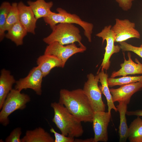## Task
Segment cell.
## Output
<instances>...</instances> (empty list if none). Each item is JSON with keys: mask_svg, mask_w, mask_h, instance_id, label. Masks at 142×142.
<instances>
[{"mask_svg": "<svg viewBox=\"0 0 142 142\" xmlns=\"http://www.w3.org/2000/svg\"><path fill=\"white\" fill-rule=\"evenodd\" d=\"M59 102L63 105L79 121L92 122L94 111L83 89L78 88L72 90L61 89Z\"/></svg>", "mask_w": 142, "mask_h": 142, "instance_id": "obj_1", "label": "cell"}, {"mask_svg": "<svg viewBox=\"0 0 142 142\" xmlns=\"http://www.w3.org/2000/svg\"><path fill=\"white\" fill-rule=\"evenodd\" d=\"M50 105L54 111L52 121L62 134L74 138L82 135L84 130L81 122L77 119L59 102L52 103Z\"/></svg>", "mask_w": 142, "mask_h": 142, "instance_id": "obj_2", "label": "cell"}, {"mask_svg": "<svg viewBox=\"0 0 142 142\" xmlns=\"http://www.w3.org/2000/svg\"><path fill=\"white\" fill-rule=\"evenodd\" d=\"M52 29L51 33L43 39V42L48 45L55 42L63 45L78 42L80 46L85 47L81 42L82 37L79 29L73 24L60 23Z\"/></svg>", "mask_w": 142, "mask_h": 142, "instance_id": "obj_3", "label": "cell"}, {"mask_svg": "<svg viewBox=\"0 0 142 142\" xmlns=\"http://www.w3.org/2000/svg\"><path fill=\"white\" fill-rule=\"evenodd\" d=\"M58 13L53 12L48 16L43 18L45 22L49 25L52 29L60 23L75 24L79 25L84 30V34L88 41L92 42V35L94 26L93 24L83 21L75 14L68 12L64 9L58 8Z\"/></svg>", "mask_w": 142, "mask_h": 142, "instance_id": "obj_4", "label": "cell"}, {"mask_svg": "<svg viewBox=\"0 0 142 142\" xmlns=\"http://www.w3.org/2000/svg\"><path fill=\"white\" fill-rule=\"evenodd\" d=\"M12 89L7 95L0 112V123L6 126L9 123L8 116L17 110L24 109L30 101L29 96Z\"/></svg>", "mask_w": 142, "mask_h": 142, "instance_id": "obj_5", "label": "cell"}, {"mask_svg": "<svg viewBox=\"0 0 142 142\" xmlns=\"http://www.w3.org/2000/svg\"><path fill=\"white\" fill-rule=\"evenodd\" d=\"M87 80L83 89L93 111H105L106 105L102 100V93L98 85L99 81L98 75H94L90 73L87 75Z\"/></svg>", "mask_w": 142, "mask_h": 142, "instance_id": "obj_6", "label": "cell"}, {"mask_svg": "<svg viewBox=\"0 0 142 142\" xmlns=\"http://www.w3.org/2000/svg\"><path fill=\"white\" fill-rule=\"evenodd\" d=\"M111 27V25L105 26L100 32L96 34L97 37L102 38V44L105 40L106 43L104 58L100 66L101 70L109 69L111 56L114 54L119 52L121 49L119 45L114 44L116 35L112 30Z\"/></svg>", "mask_w": 142, "mask_h": 142, "instance_id": "obj_7", "label": "cell"}, {"mask_svg": "<svg viewBox=\"0 0 142 142\" xmlns=\"http://www.w3.org/2000/svg\"><path fill=\"white\" fill-rule=\"evenodd\" d=\"M111 116V114L108 111H98L94 112L92 121L94 133V142L108 141V128Z\"/></svg>", "mask_w": 142, "mask_h": 142, "instance_id": "obj_8", "label": "cell"}, {"mask_svg": "<svg viewBox=\"0 0 142 142\" xmlns=\"http://www.w3.org/2000/svg\"><path fill=\"white\" fill-rule=\"evenodd\" d=\"M43 77L39 67H34L26 77L16 81L14 89L21 92L23 89H30L37 95H40L42 93V84Z\"/></svg>", "mask_w": 142, "mask_h": 142, "instance_id": "obj_9", "label": "cell"}, {"mask_svg": "<svg viewBox=\"0 0 142 142\" xmlns=\"http://www.w3.org/2000/svg\"><path fill=\"white\" fill-rule=\"evenodd\" d=\"M86 50L85 46L78 47L75 43L65 46L55 42L48 45L44 54L53 55L57 57L65 65L68 60L73 55L77 53L83 52Z\"/></svg>", "mask_w": 142, "mask_h": 142, "instance_id": "obj_10", "label": "cell"}, {"mask_svg": "<svg viewBox=\"0 0 142 142\" xmlns=\"http://www.w3.org/2000/svg\"><path fill=\"white\" fill-rule=\"evenodd\" d=\"M135 23L127 19L116 18L111 29L116 35L115 42H120L132 38L139 39L140 35L135 28Z\"/></svg>", "mask_w": 142, "mask_h": 142, "instance_id": "obj_11", "label": "cell"}, {"mask_svg": "<svg viewBox=\"0 0 142 142\" xmlns=\"http://www.w3.org/2000/svg\"><path fill=\"white\" fill-rule=\"evenodd\" d=\"M142 89V83L139 82L124 84L118 88L110 89L114 102H124L129 104L132 96Z\"/></svg>", "mask_w": 142, "mask_h": 142, "instance_id": "obj_12", "label": "cell"}, {"mask_svg": "<svg viewBox=\"0 0 142 142\" xmlns=\"http://www.w3.org/2000/svg\"><path fill=\"white\" fill-rule=\"evenodd\" d=\"M19 21L26 29L28 33L34 34L37 19L31 8L22 2L18 3Z\"/></svg>", "mask_w": 142, "mask_h": 142, "instance_id": "obj_13", "label": "cell"}, {"mask_svg": "<svg viewBox=\"0 0 142 142\" xmlns=\"http://www.w3.org/2000/svg\"><path fill=\"white\" fill-rule=\"evenodd\" d=\"M123 53L124 60V62L120 64L121 68L118 71L113 72L110 77L115 78L119 76H125L129 75L142 74V64L137 58L135 59L136 63L134 62L131 59L130 52L128 53V60L125 58L124 52Z\"/></svg>", "mask_w": 142, "mask_h": 142, "instance_id": "obj_14", "label": "cell"}, {"mask_svg": "<svg viewBox=\"0 0 142 142\" xmlns=\"http://www.w3.org/2000/svg\"><path fill=\"white\" fill-rule=\"evenodd\" d=\"M37 63L44 77L47 75L53 68H63L65 65L61 60L53 55L44 54L37 59Z\"/></svg>", "mask_w": 142, "mask_h": 142, "instance_id": "obj_15", "label": "cell"}, {"mask_svg": "<svg viewBox=\"0 0 142 142\" xmlns=\"http://www.w3.org/2000/svg\"><path fill=\"white\" fill-rule=\"evenodd\" d=\"M16 82L9 71L4 69L1 70L0 76V110Z\"/></svg>", "mask_w": 142, "mask_h": 142, "instance_id": "obj_16", "label": "cell"}, {"mask_svg": "<svg viewBox=\"0 0 142 142\" xmlns=\"http://www.w3.org/2000/svg\"><path fill=\"white\" fill-rule=\"evenodd\" d=\"M21 139L22 142H54V141L50 134L41 127L27 130Z\"/></svg>", "mask_w": 142, "mask_h": 142, "instance_id": "obj_17", "label": "cell"}, {"mask_svg": "<svg viewBox=\"0 0 142 142\" xmlns=\"http://www.w3.org/2000/svg\"><path fill=\"white\" fill-rule=\"evenodd\" d=\"M27 3L37 20L47 17L53 12L50 10L53 5L52 1L47 2L44 0H36L34 1H28Z\"/></svg>", "mask_w": 142, "mask_h": 142, "instance_id": "obj_18", "label": "cell"}, {"mask_svg": "<svg viewBox=\"0 0 142 142\" xmlns=\"http://www.w3.org/2000/svg\"><path fill=\"white\" fill-rule=\"evenodd\" d=\"M118 103L116 107L119 113L120 119L119 130V141L125 142L128 139L129 131L126 116L128 104L124 102Z\"/></svg>", "mask_w": 142, "mask_h": 142, "instance_id": "obj_19", "label": "cell"}, {"mask_svg": "<svg viewBox=\"0 0 142 142\" xmlns=\"http://www.w3.org/2000/svg\"><path fill=\"white\" fill-rule=\"evenodd\" d=\"M97 74L99 77V82L101 85L99 86V87L102 93L104 95L106 99L108 106V112L111 114V111L112 109L114 110L115 112L117 111L116 107L113 101L112 96L108 85V74L105 73L103 70H101Z\"/></svg>", "mask_w": 142, "mask_h": 142, "instance_id": "obj_20", "label": "cell"}, {"mask_svg": "<svg viewBox=\"0 0 142 142\" xmlns=\"http://www.w3.org/2000/svg\"><path fill=\"white\" fill-rule=\"evenodd\" d=\"M5 37L14 42L17 46L22 45L23 39L27 32L19 22L13 25L7 31Z\"/></svg>", "mask_w": 142, "mask_h": 142, "instance_id": "obj_21", "label": "cell"}, {"mask_svg": "<svg viewBox=\"0 0 142 142\" xmlns=\"http://www.w3.org/2000/svg\"><path fill=\"white\" fill-rule=\"evenodd\" d=\"M141 138L142 119L139 116H138L129 126L128 139L130 142H138Z\"/></svg>", "mask_w": 142, "mask_h": 142, "instance_id": "obj_22", "label": "cell"}, {"mask_svg": "<svg viewBox=\"0 0 142 142\" xmlns=\"http://www.w3.org/2000/svg\"><path fill=\"white\" fill-rule=\"evenodd\" d=\"M11 4L8 2H3L0 7V41L5 37V26Z\"/></svg>", "mask_w": 142, "mask_h": 142, "instance_id": "obj_23", "label": "cell"}, {"mask_svg": "<svg viewBox=\"0 0 142 142\" xmlns=\"http://www.w3.org/2000/svg\"><path fill=\"white\" fill-rule=\"evenodd\" d=\"M108 82L109 87H112L117 85L121 86L124 84L139 82L142 83V75L135 76H123L115 78H108Z\"/></svg>", "mask_w": 142, "mask_h": 142, "instance_id": "obj_24", "label": "cell"}, {"mask_svg": "<svg viewBox=\"0 0 142 142\" xmlns=\"http://www.w3.org/2000/svg\"><path fill=\"white\" fill-rule=\"evenodd\" d=\"M18 3H12L7 18L5 26V31H7L13 25L19 22Z\"/></svg>", "mask_w": 142, "mask_h": 142, "instance_id": "obj_25", "label": "cell"}, {"mask_svg": "<svg viewBox=\"0 0 142 142\" xmlns=\"http://www.w3.org/2000/svg\"><path fill=\"white\" fill-rule=\"evenodd\" d=\"M121 49L123 52H132L142 58V47H137L129 44L125 41L119 43Z\"/></svg>", "mask_w": 142, "mask_h": 142, "instance_id": "obj_26", "label": "cell"}, {"mask_svg": "<svg viewBox=\"0 0 142 142\" xmlns=\"http://www.w3.org/2000/svg\"><path fill=\"white\" fill-rule=\"evenodd\" d=\"M22 133L21 129L20 127L14 129L9 135L5 139L6 142H22L21 136Z\"/></svg>", "mask_w": 142, "mask_h": 142, "instance_id": "obj_27", "label": "cell"}, {"mask_svg": "<svg viewBox=\"0 0 142 142\" xmlns=\"http://www.w3.org/2000/svg\"><path fill=\"white\" fill-rule=\"evenodd\" d=\"M50 131L54 134L55 139L54 142H74V138L66 136L62 133L59 134L56 132L53 128L50 130Z\"/></svg>", "mask_w": 142, "mask_h": 142, "instance_id": "obj_28", "label": "cell"}, {"mask_svg": "<svg viewBox=\"0 0 142 142\" xmlns=\"http://www.w3.org/2000/svg\"><path fill=\"white\" fill-rule=\"evenodd\" d=\"M135 0H115L119 7L123 11H127L131 8L133 2Z\"/></svg>", "mask_w": 142, "mask_h": 142, "instance_id": "obj_29", "label": "cell"}, {"mask_svg": "<svg viewBox=\"0 0 142 142\" xmlns=\"http://www.w3.org/2000/svg\"><path fill=\"white\" fill-rule=\"evenodd\" d=\"M126 115L129 116H142V110L139 109L134 111H127Z\"/></svg>", "mask_w": 142, "mask_h": 142, "instance_id": "obj_30", "label": "cell"}, {"mask_svg": "<svg viewBox=\"0 0 142 142\" xmlns=\"http://www.w3.org/2000/svg\"><path fill=\"white\" fill-rule=\"evenodd\" d=\"M74 142H94L93 138L85 139H75Z\"/></svg>", "mask_w": 142, "mask_h": 142, "instance_id": "obj_31", "label": "cell"}, {"mask_svg": "<svg viewBox=\"0 0 142 142\" xmlns=\"http://www.w3.org/2000/svg\"><path fill=\"white\" fill-rule=\"evenodd\" d=\"M138 142H142V138L139 140L138 141Z\"/></svg>", "mask_w": 142, "mask_h": 142, "instance_id": "obj_32", "label": "cell"}, {"mask_svg": "<svg viewBox=\"0 0 142 142\" xmlns=\"http://www.w3.org/2000/svg\"><path fill=\"white\" fill-rule=\"evenodd\" d=\"M140 47H142V43L141 44V45L140 46Z\"/></svg>", "mask_w": 142, "mask_h": 142, "instance_id": "obj_33", "label": "cell"}]
</instances>
